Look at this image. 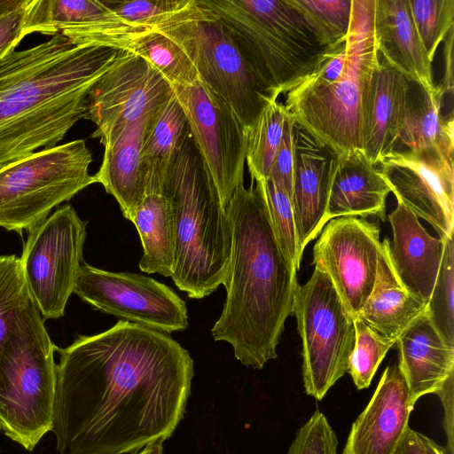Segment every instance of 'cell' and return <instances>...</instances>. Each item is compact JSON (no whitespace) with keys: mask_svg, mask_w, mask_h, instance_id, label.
I'll return each instance as SVG.
<instances>
[{"mask_svg":"<svg viewBox=\"0 0 454 454\" xmlns=\"http://www.w3.org/2000/svg\"><path fill=\"white\" fill-rule=\"evenodd\" d=\"M55 351L59 454H134L169 438L184 418L193 360L168 333L119 320Z\"/></svg>","mask_w":454,"mask_h":454,"instance_id":"cell-1","label":"cell"},{"mask_svg":"<svg viewBox=\"0 0 454 454\" xmlns=\"http://www.w3.org/2000/svg\"><path fill=\"white\" fill-rule=\"evenodd\" d=\"M118 53L57 34L0 59V167L56 146L84 119L90 90Z\"/></svg>","mask_w":454,"mask_h":454,"instance_id":"cell-2","label":"cell"},{"mask_svg":"<svg viewBox=\"0 0 454 454\" xmlns=\"http://www.w3.org/2000/svg\"><path fill=\"white\" fill-rule=\"evenodd\" d=\"M227 211L232 251L224 286L226 300L211 329L226 341L242 364L262 369L277 357V346L293 313L297 270L284 255L274 235L260 186H239Z\"/></svg>","mask_w":454,"mask_h":454,"instance_id":"cell-3","label":"cell"},{"mask_svg":"<svg viewBox=\"0 0 454 454\" xmlns=\"http://www.w3.org/2000/svg\"><path fill=\"white\" fill-rule=\"evenodd\" d=\"M164 190L173 216L171 278L190 298H204L226 281L232 226L191 135L167 172Z\"/></svg>","mask_w":454,"mask_h":454,"instance_id":"cell-4","label":"cell"},{"mask_svg":"<svg viewBox=\"0 0 454 454\" xmlns=\"http://www.w3.org/2000/svg\"><path fill=\"white\" fill-rule=\"evenodd\" d=\"M375 0H352L342 73L329 82H297L286 94V113L338 155L362 151L364 115L380 62Z\"/></svg>","mask_w":454,"mask_h":454,"instance_id":"cell-5","label":"cell"},{"mask_svg":"<svg viewBox=\"0 0 454 454\" xmlns=\"http://www.w3.org/2000/svg\"><path fill=\"white\" fill-rule=\"evenodd\" d=\"M230 32L255 78L278 98L313 70L325 46L294 0H201Z\"/></svg>","mask_w":454,"mask_h":454,"instance_id":"cell-6","label":"cell"},{"mask_svg":"<svg viewBox=\"0 0 454 454\" xmlns=\"http://www.w3.org/2000/svg\"><path fill=\"white\" fill-rule=\"evenodd\" d=\"M54 351L33 303L17 321L0 356V429L28 451L51 430Z\"/></svg>","mask_w":454,"mask_h":454,"instance_id":"cell-7","label":"cell"},{"mask_svg":"<svg viewBox=\"0 0 454 454\" xmlns=\"http://www.w3.org/2000/svg\"><path fill=\"white\" fill-rule=\"evenodd\" d=\"M176 42L200 77L231 109L245 131L273 99L268 95L240 52L230 32L201 0L152 27Z\"/></svg>","mask_w":454,"mask_h":454,"instance_id":"cell-8","label":"cell"},{"mask_svg":"<svg viewBox=\"0 0 454 454\" xmlns=\"http://www.w3.org/2000/svg\"><path fill=\"white\" fill-rule=\"evenodd\" d=\"M83 139L43 149L0 167V227L20 234L42 223L51 209L95 183Z\"/></svg>","mask_w":454,"mask_h":454,"instance_id":"cell-9","label":"cell"},{"mask_svg":"<svg viewBox=\"0 0 454 454\" xmlns=\"http://www.w3.org/2000/svg\"><path fill=\"white\" fill-rule=\"evenodd\" d=\"M293 312L302 343L305 392L322 400L348 369L354 348V317L329 276L315 268L310 278L297 285Z\"/></svg>","mask_w":454,"mask_h":454,"instance_id":"cell-10","label":"cell"},{"mask_svg":"<svg viewBox=\"0 0 454 454\" xmlns=\"http://www.w3.org/2000/svg\"><path fill=\"white\" fill-rule=\"evenodd\" d=\"M86 225L67 204L27 232L20 261L29 294L43 320L65 314L84 262Z\"/></svg>","mask_w":454,"mask_h":454,"instance_id":"cell-11","label":"cell"},{"mask_svg":"<svg viewBox=\"0 0 454 454\" xmlns=\"http://www.w3.org/2000/svg\"><path fill=\"white\" fill-rule=\"evenodd\" d=\"M171 88L206 171L227 209L235 191L244 185L245 129L229 106L200 77L193 83Z\"/></svg>","mask_w":454,"mask_h":454,"instance_id":"cell-12","label":"cell"},{"mask_svg":"<svg viewBox=\"0 0 454 454\" xmlns=\"http://www.w3.org/2000/svg\"><path fill=\"white\" fill-rule=\"evenodd\" d=\"M74 294L95 309L166 333L189 325L184 301L166 285L141 274L82 263Z\"/></svg>","mask_w":454,"mask_h":454,"instance_id":"cell-13","label":"cell"},{"mask_svg":"<svg viewBox=\"0 0 454 454\" xmlns=\"http://www.w3.org/2000/svg\"><path fill=\"white\" fill-rule=\"evenodd\" d=\"M172 93L163 76L138 56L119 51L110 68L90 90L84 119L103 145L130 124L151 115Z\"/></svg>","mask_w":454,"mask_h":454,"instance_id":"cell-14","label":"cell"},{"mask_svg":"<svg viewBox=\"0 0 454 454\" xmlns=\"http://www.w3.org/2000/svg\"><path fill=\"white\" fill-rule=\"evenodd\" d=\"M380 244L377 224L366 218L341 216L326 223L314 245L315 268L329 276L354 318L372 291Z\"/></svg>","mask_w":454,"mask_h":454,"instance_id":"cell-15","label":"cell"},{"mask_svg":"<svg viewBox=\"0 0 454 454\" xmlns=\"http://www.w3.org/2000/svg\"><path fill=\"white\" fill-rule=\"evenodd\" d=\"M376 166L398 202L430 223L439 238L453 236V159L436 149L392 151Z\"/></svg>","mask_w":454,"mask_h":454,"instance_id":"cell-16","label":"cell"},{"mask_svg":"<svg viewBox=\"0 0 454 454\" xmlns=\"http://www.w3.org/2000/svg\"><path fill=\"white\" fill-rule=\"evenodd\" d=\"M294 180L291 200L300 247L322 231L338 154L299 123H293Z\"/></svg>","mask_w":454,"mask_h":454,"instance_id":"cell-17","label":"cell"},{"mask_svg":"<svg viewBox=\"0 0 454 454\" xmlns=\"http://www.w3.org/2000/svg\"><path fill=\"white\" fill-rule=\"evenodd\" d=\"M414 404L398 362L388 365L352 424L341 454H394L409 427Z\"/></svg>","mask_w":454,"mask_h":454,"instance_id":"cell-18","label":"cell"},{"mask_svg":"<svg viewBox=\"0 0 454 454\" xmlns=\"http://www.w3.org/2000/svg\"><path fill=\"white\" fill-rule=\"evenodd\" d=\"M393 239L388 254L396 276L416 298L427 303L443 254V239L434 238L402 203L388 215Z\"/></svg>","mask_w":454,"mask_h":454,"instance_id":"cell-19","label":"cell"},{"mask_svg":"<svg viewBox=\"0 0 454 454\" xmlns=\"http://www.w3.org/2000/svg\"><path fill=\"white\" fill-rule=\"evenodd\" d=\"M410 82L380 59L366 99L362 137V152L372 165H378L395 147Z\"/></svg>","mask_w":454,"mask_h":454,"instance_id":"cell-20","label":"cell"},{"mask_svg":"<svg viewBox=\"0 0 454 454\" xmlns=\"http://www.w3.org/2000/svg\"><path fill=\"white\" fill-rule=\"evenodd\" d=\"M395 345L413 403L425 395L436 394L454 376V346L436 331L427 311L407 327Z\"/></svg>","mask_w":454,"mask_h":454,"instance_id":"cell-21","label":"cell"},{"mask_svg":"<svg viewBox=\"0 0 454 454\" xmlns=\"http://www.w3.org/2000/svg\"><path fill=\"white\" fill-rule=\"evenodd\" d=\"M374 30L382 59L408 80L434 90L433 62L419 37L409 0H375Z\"/></svg>","mask_w":454,"mask_h":454,"instance_id":"cell-22","label":"cell"},{"mask_svg":"<svg viewBox=\"0 0 454 454\" xmlns=\"http://www.w3.org/2000/svg\"><path fill=\"white\" fill-rule=\"evenodd\" d=\"M391 189L379 168L362 151L338 155L325 222L336 217L375 216L386 221V200Z\"/></svg>","mask_w":454,"mask_h":454,"instance_id":"cell-23","label":"cell"},{"mask_svg":"<svg viewBox=\"0 0 454 454\" xmlns=\"http://www.w3.org/2000/svg\"><path fill=\"white\" fill-rule=\"evenodd\" d=\"M426 311L427 304L412 295L396 276L388 254V239H385L380 244L372 291L356 317L382 338L396 342Z\"/></svg>","mask_w":454,"mask_h":454,"instance_id":"cell-24","label":"cell"},{"mask_svg":"<svg viewBox=\"0 0 454 454\" xmlns=\"http://www.w3.org/2000/svg\"><path fill=\"white\" fill-rule=\"evenodd\" d=\"M151 115L129 125L115 140L104 145L101 166L93 175L95 183L101 184L114 197L129 221L145 192L141 152L145 126Z\"/></svg>","mask_w":454,"mask_h":454,"instance_id":"cell-25","label":"cell"},{"mask_svg":"<svg viewBox=\"0 0 454 454\" xmlns=\"http://www.w3.org/2000/svg\"><path fill=\"white\" fill-rule=\"evenodd\" d=\"M164 180H146L142 201L131 220L139 234L143 255L139 268L146 273L171 277L175 264V239L170 201Z\"/></svg>","mask_w":454,"mask_h":454,"instance_id":"cell-26","label":"cell"},{"mask_svg":"<svg viewBox=\"0 0 454 454\" xmlns=\"http://www.w3.org/2000/svg\"><path fill=\"white\" fill-rule=\"evenodd\" d=\"M443 96L435 85L427 90L410 82L403 124L394 151L436 149L453 159V114L443 116Z\"/></svg>","mask_w":454,"mask_h":454,"instance_id":"cell-27","label":"cell"},{"mask_svg":"<svg viewBox=\"0 0 454 454\" xmlns=\"http://www.w3.org/2000/svg\"><path fill=\"white\" fill-rule=\"evenodd\" d=\"M85 45L133 53L159 72L171 87L193 83L200 77L182 48L157 31L106 29L91 35Z\"/></svg>","mask_w":454,"mask_h":454,"instance_id":"cell-28","label":"cell"},{"mask_svg":"<svg viewBox=\"0 0 454 454\" xmlns=\"http://www.w3.org/2000/svg\"><path fill=\"white\" fill-rule=\"evenodd\" d=\"M190 135L184 113L173 92L147 119L142 143L145 186L147 179H165L167 172Z\"/></svg>","mask_w":454,"mask_h":454,"instance_id":"cell-29","label":"cell"},{"mask_svg":"<svg viewBox=\"0 0 454 454\" xmlns=\"http://www.w3.org/2000/svg\"><path fill=\"white\" fill-rule=\"evenodd\" d=\"M284 104L270 101L246 133V162L252 181L265 179L279 148L287 118Z\"/></svg>","mask_w":454,"mask_h":454,"instance_id":"cell-30","label":"cell"},{"mask_svg":"<svg viewBox=\"0 0 454 454\" xmlns=\"http://www.w3.org/2000/svg\"><path fill=\"white\" fill-rule=\"evenodd\" d=\"M33 303L20 258L0 256V356L17 321Z\"/></svg>","mask_w":454,"mask_h":454,"instance_id":"cell-31","label":"cell"},{"mask_svg":"<svg viewBox=\"0 0 454 454\" xmlns=\"http://www.w3.org/2000/svg\"><path fill=\"white\" fill-rule=\"evenodd\" d=\"M254 182L263 193L274 235L279 247L284 255L298 270L303 251L298 239L291 198L270 177Z\"/></svg>","mask_w":454,"mask_h":454,"instance_id":"cell-32","label":"cell"},{"mask_svg":"<svg viewBox=\"0 0 454 454\" xmlns=\"http://www.w3.org/2000/svg\"><path fill=\"white\" fill-rule=\"evenodd\" d=\"M454 244L443 238V254L438 275L427 303V316L443 340L454 346Z\"/></svg>","mask_w":454,"mask_h":454,"instance_id":"cell-33","label":"cell"},{"mask_svg":"<svg viewBox=\"0 0 454 454\" xmlns=\"http://www.w3.org/2000/svg\"><path fill=\"white\" fill-rule=\"evenodd\" d=\"M327 47L346 41L350 25L352 0H294Z\"/></svg>","mask_w":454,"mask_h":454,"instance_id":"cell-34","label":"cell"},{"mask_svg":"<svg viewBox=\"0 0 454 454\" xmlns=\"http://www.w3.org/2000/svg\"><path fill=\"white\" fill-rule=\"evenodd\" d=\"M414 26L431 62L454 27V0H409Z\"/></svg>","mask_w":454,"mask_h":454,"instance_id":"cell-35","label":"cell"},{"mask_svg":"<svg viewBox=\"0 0 454 454\" xmlns=\"http://www.w3.org/2000/svg\"><path fill=\"white\" fill-rule=\"evenodd\" d=\"M354 323L356 340L348 372L356 388L364 389L370 386L379 365L395 342L382 338L357 317Z\"/></svg>","mask_w":454,"mask_h":454,"instance_id":"cell-36","label":"cell"},{"mask_svg":"<svg viewBox=\"0 0 454 454\" xmlns=\"http://www.w3.org/2000/svg\"><path fill=\"white\" fill-rule=\"evenodd\" d=\"M338 440L319 411L297 431L286 454H337Z\"/></svg>","mask_w":454,"mask_h":454,"instance_id":"cell-37","label":"cell"},{"mask_svg":"<svg viewBox=\"0 0 454 454\" xmlns=\"http://www.w3.org/2000/svg\"><path fill=\"white\" fill-rule=\"evenodd\" d=\"M293 123L294 120L288 114L279 148L267 176L271 178L281 187L290 198L293 190L294 160L292 132Z\"/></svg>","mask_w":454,"mask_h":454,"instance_id":"cell-38","label":"cell"},{"mask_svg":"<svg viewBox=\"0 0 454 454\" xmlns=\"http://www.w3.org/2000/svg\"><path fill=\"white\" fill-rule=\"evenodd\" d=\"M27 4L0 17V59L15 50L22 38Z\"/></svg>","mask_w":454,"mask_h":454,"instance_id":"cell-39","label":"cell"},{"mask_svg":"<svg viewBox=\"0 0 454 454\" xmlns=\"http://www.w3.org/2000/svg\"><path fill=\"white\" fill-rule=\"evenodd\" d=\"M394 454H450L434 440L408 427Z\"/></svg>","mask_w":454,"mask_h":454,"instance_id":"cell-40","label":"cell"},{"mask_svg":"<svg viewBox=\"0 0 454 454\" xmlns=\"http://www.w3.org/2000/svg\"><path fill=\"white\" fill-rule=\"evenodd\" d=\"M453 377H450L436 393L440 396L444 410L443 427L447 435V450L450 454L454 453Z\"/></svg>","mask_w":454,"mask_h":454,"instance_id":"cell-41","label":"cell"},{"mask_svg":"<svg viewBox=\"0 0 454 454\" xmlns=\"http://www.w3.org/2000/svg\"><path fill=\"white\" fill-rule=\"evenodd\" d=\"M453 37L454 27L450 30L444 38V74L440 84L436 85L442 96L447 94L452 96L453 94Z\"/></svg>","mask_w":454,"mask_h":454,"instance_id":"cell-42","label":"cell"},{"mask_svg":"<svg viewBox=\"0 0 454 454\" xmlns=\"http://www.w3.org/2000/svg\"><path fill=\"white\" fill-rule=\"evenodd\" d=\"M27 2V0H0V17L20 8Z\"/></svg>","mask_w":454,"mask_h":454,"instance_id":"cell-43","label":"cell"},{"mask_svg":"<svg viewBox=\"0 0 454 454\" xmlns=\"http://www.w3.org/2000/svg\"><path fill=\"white\" fill-rule=\"evenodd\" d=\"M163 442L162 440H157L146 445L140 452L135 454H164Z\"/></svg>","mask_w":454,"mask_h":454,"instance_id":"cell-44","label":"cell"}]
</instances>
